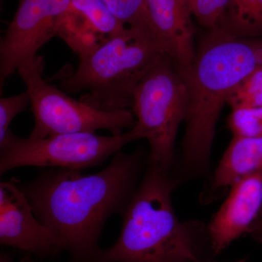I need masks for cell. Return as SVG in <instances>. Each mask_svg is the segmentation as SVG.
<instances>
[{
  "mask_svg": "<svg viewBox=\"0 0 262 262\" xmlns=\"http://www.w3.org/2000/svg\"><path fill=\"white\" fill-rule=\"evenodd\" d=\"M143 163L141 151L120 150L98 173L84 176L81 170L50 168L19 187L73 262H98L103 227L111 215L123 213L138 187Z\"/></svg>",
  "mask_w": 262,
  "mask_h": 262,
  "instance_id": "1",
  "label": "cell"
},
{
  "mask_svg": "<svg viewBox=\"0 0 262 262\" xmlns=\"http://www.w3.org/2000/svg\"><path fill=\"white\" fill-rule=\"evenodd\" d=\"M178 69L189 94L183 163L190 171L201 173L209 167L224 103L245 79L262 69V37H236L219 28L208 30L192 64Z\"/></svg>",
  "mask_w": 262,
  "mask_h": 262,
  "instance_id": "2",
  "label": "cell"
},
{
  "mask_svg": "<svg viewBox=\"0 0 262 262\" xmlns=\"http://www.w3.org/2000/svg\"><path fill=\"white\" fill-rule=\"evenodd\" d=\"M176 182L147 163L122 215V228L113 246L98 262H200L196 251L198 222H183L174 211Z\"/></svg>",
  "mask_w": 262,
  "mask_h": 262,
  "instance_id": "3",
  "label": "cell"
},
{
  "mask_svg": "<svg viewBox=\"0 0 262 262\" xmlns=\"http://www.w3.org/2000/svg\"><path fill=\"white\" fill-rule=\"evenodd\" d=\"M165 53L155 33L126 27L80 58L61 87L71 94L85 91L80 101L96 110H126L133 107L138 84Z\"/></svg>",
  "mask_w": 262,
  "mask_h": 262,
  "instance_id": "4",
  "label": "cell"
},
{
  "mask_svg": "<svg viewBox=\"0 0 262 262\" xmlns=\"http://www.w3.org/2000/svg\"><path fill=\"white\" fill-rule=\"evenodd\" d=\"M188 106L187 84L173 58L165 53L136 87L132 108L137 120L130 130L134 140L148 141V162L165 173L173 166L176 138Z\"/></svg>",
  "mask_w": 262,
  "mask_h": 262,
  "instance_id": "5",
  "label": "cell"
},
{
  "mask_svg": "<svg viewBox=\"0 0 262 262\" xmlns=\"http://www.w3.org/2000/svg\"><path fill=\"white\" fill-rule=\"evenodd\" d=\"M30 95L35 125L29 138L41 139L58 134L96 133L107 130L113 135L133 128L136 120L127 110L106 112L77 101L48 83L42 77L40 58L24 63L17 70Z\"/></svg>",
  "mask_w": 262,
  "mask_h": 262,
  "instance_id": "6",
  "label": "cell"
},
{
  "mask_svg": "<svg viewBox=\"0 0 262 262\" xmlns=\"http://www.w3.org/2000/svg\"><path fill=\"white\" fill-rule=\"evenodd\" d=\"M134 141L130 130L111 136L76 133L33 139L18 137L9 130L0 141V174L24 166L82 171L101 165Z\"/></svg>",
  "mask_w": 262,
  "mask_h": 262,
  "instance_id": "7",
  "label": "cell"
},
{
  "mask_svg": "<svg viewBox=\"0 0 262 262\" xmlns=\"http://www.w3.org/2000/svg\"><path fill=\"white\" fill-rule=\"evenodd\" d=\"M72 0H20L0 42V82L35 58L45 43L58 34Z\"/></svg>",
  "mask_w": 262,
  "mask_h": 262,
  "instance_id": "8",
  "label": "cell"
},
{
  "mask_svg": "<svg viewBox=\"0 0 262 262\" xmlns=\"http://www.w3.org/2000/svg\"><path fill=\"white\" fill-rule=\"evenodd\" d=\"M34 215L16 179L0 183L1 244L39 256L56 255L62 250L59 243Z\"/></svg>",
  "mask_w": 262,
  "mask_h": 262,
  "instance_id": "9",
  "label": "cell"
},
{
  "mask_svg": "<svg viewBox=\"0 0 262 262\" xmlns=\"http://www.w3.org/2000/svg\"><path fill=\"white\" fill-rule=\"evenodd\" d=\"M261 207L262 173L232 186L225 203L207 227L213 253H222L236 239L249 233Z\"/></svg>",
  "mask_w": 262,
  "mask_h": 262,
  "instance_id": "10",
  "label": "cell"
},
{
  "mask_svg": "<svg viewBox=\"0 0 262 262\" xmlns=\"http://www.w3.org/2000/svg\"><path fill=\"white\" fill-rule=\"evenodd\" d=\"M150 20L165 51L179 69L196 56L194 28L189 0H145Z\"/></svg>",
  "mask_w": 262,
  "mask_h": 262,
  "instance_id": "11",
  "label": "cell"
},
{
  "mask_svg": "<svg viewBox=\"0 0 262 262\" xmlns=\"http://www.w3.org/2000/svg\"><path fill=\"white\" fill-rule=\"evenodd\" d=\"M261 173L262 137H234L203 192V200L213 201L242 179Z\"/></svg>",
  "mask_w": 262,
  "mask_h": 262,
  "instance_id": "12",
  "label": "cell"
},
{
  "mask_svg": "<svg viewBox=\"0 0 262 262\" xmlns=\"http://www.w3.org/2000/svg\"><path fill=\"white\" fill-rule=\"evenodd\" d=\"M217 28L236 37H262V0H229Z\"/></svg>",
  "mask_w": 262,
  "mask_h": 262,
  "instance_id": "13",
  "label": "cell"
},
{
  "mask_svg": "<svg viewBox=\"0 0 262 262\" xmlns=\"http://www.w3.org/2000/svg\"><path fill=\"white\" fill-rule=\"evenodd\" d=\"M70 9L80 13L99 34L108 38L126 28L112 14L103 0H72Z\"/></svg>",
  "mask_w": 262,
  "mask_h": 262,
  "instance_id": "14",
  "label": "cell"
},
{
  "mask_svg": "<svg viewBox=\"0 0 262 262\" xmlns=\"http://www.w3.org/2000/svg\"><path fill=\"white\" fill-rule=\"evenodd\" d=\"M103 1L112 14L125 27L127 26V27L145 29L155 33L150 20L145 0Z\"/></svg>",
  "mask_w": 262,
  "mask_h": 262,
  "instance_id": "15",
  "label": "cell"
},
{
  "mask_svg": "<svg viewBox=\"0 0 262 262\" xmlns=\"http://www.w3.org/2000/svg\"><path fill=\"white\" fill-rule=\"evenodd\" d=\"M227 103L232 110L262 106V69L239 84L229 95Z\"/></svg>",
  "mask_w": 262,
  "mask_h": 262,
  "instance_id": "16",
  "label": "cell"
},
{
  "mask_svg": "<svg viewBox=\"0 0 262 262\" xmlns=\"http://www.w3.org/2000/svg\"><path fill=\"white\" fill-rule=\"evenodd\" d=\"M228 126L234 137H262V106L232 110Z\"/></svg>",
  "mask_w": 262,
  "mask_h": 262,
  "instance_id": "17",
  "label": "cell"
},
{
  "mask_svg": "<svg viewBox=\"0 0 262 262\" xmlns=\"http://www.w3.org/2000/svg\"><path fill=\"white\" fill-rule=\"evenodd\" d=\"M189 3L192 15L199 24L211 30L220 25L229 0H189Z\"/></svg>",
  "mask_w": 262,
  "mask_h": 262,
  "instance_id": "18",
  "label": "cell"
},
{
  "mask_svg": "<svg viewBox=\"0 0 262 262\" xmlns=\"http://www.w3.org/2000/svg\"><path fill=\"white\" fill-rule=\"evenodd\" d=\"M29 103L30 95L27 91L16 96L0 99V141L5 139L9 131L12 120L25 110Z\"/></svg>",
  "mask_w": 262,
  "mask_h": 262,
  "instance_id": "19",
  "label": "cell"
},
{
  "mask_svg": "<svg viewBox=\"0 0 262 262\" xmlns=\"http://www.w3.org/2000/svg\"><path fill=\"white\" fill-rule=\"evenodd\" d=\"M249 234L256 241L262 244V207L259 213L250 228Z\"/></svg>",
  "mask_w": 262,
  "mask_h": 262,
  "instance_id": "20",
  "label": "cell"
},
{
  "mask_svg": "<svg viewBox=\"0 0 262 262\" xmlns=\"http://www.w3.org/2000/svg\"><path fill=\"white\" fill-rule=\"evenodd\" d=\"M0 262H11V260H10V257L8 255L2 253Z\"/></svg>",
  "mask_w": 262,
  "mask_h": 262,
  "instance_id": "21",
  "label": "cell"
},
{
  "mask_svg": "<svg viewBox=\"0 0 262 262\" xmlns=\"http://www.w3.org/2000/svg\"><path fill=\"white\" fill-rule=\"evenodd\" d=\"M20 262H36L34 260L31 259L30 258H24Z\"/></svg>",
  "mask_w": 262,
  "mask_h": 262,
  "instance_id": "22",
  "label": "cell"
},
{
  "mask_svg": "<svg viewBox=\"0 0 262 262\" xmlns=\"http://www.w3.org/2000/svg\"><path fill=\"white\" fill-rule=\"evenodd\" d=\"M246 258H244V259L239 260V261H235V262H246ZM200 262H203V261H200Z\"/></svg>",
  "mask_w": 262,
  "mask_h": 262,
  "instance_id": "23",
  "label": "cell"
}]
</instances>
